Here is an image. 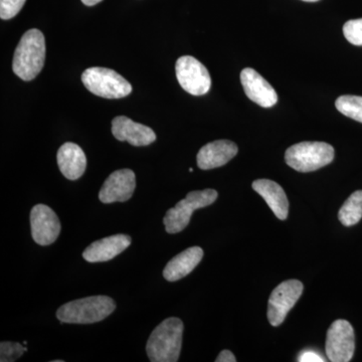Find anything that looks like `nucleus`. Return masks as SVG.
<instances>
[{"label":"nucleus","mask_w":362,"mask_h":362,"mask_svg":"<svg viewBox=\"0 0 362 362\" xmlns=\"http://www.w3.org/2000/svg\"><path fill=\"white\" fill-rule=\"evenodd\" d=\"M239 148L230 140H216L207 143L197 153V165L202 170L221 168L226 165L237 156Z\"/></svg>","instance_id":"obj_14"},{"label":"nucleus","mask_w":362,"mask_h":362,"mask_svg":"<svg viewBox=\"0 0 362 362\" xmlns=\"http://www.w3.org/2000/svg\"><path fill=\"white\" fill-rule=\"evenodd\" d=\"M303 290V284L298 280L285 281L274 289L268 304V320L272 326L276 327L284 322Z\"/></svg>","instance_id":"obj_9"},{"label":"nucleus","mask_w":362,"mask_h":362,"mask_svg":"<svg viewBox=\"0 0 362 362\" xmlns=\"http://www.w3.org/2000/svg\"><path fill=\"white\" fill-rule=\"evenodd\" d=\"M216 362H235L237 359H235V356H233V352H230V350H223L220 354H218V358L216 359Z\"/></svg>","instance_id":"obj_25"},{"label":"nucleus","mask_w":362,"mask_h":362,"mask_svg":"<svg viewBox=\"0 0 362 362\" xmlns=\"http://www.w3.org/2000/svg\"><path fill=\"white\" fill-rule=\"evenodd\" d=\"M28 351L25 346L18 342H1L0 344V361L13 362L20 358L25 352Z\"/></svg>","instance_id":"obj_21"},{"label":"nucleus","mask_w":362,"mask_h":362,"mask_svg":"<svg viewBox=\"0 0 362 362\" xmlns=\"http://www.w3.org/2000/svg\"><path fill=\"white\" fill-rule=\"evenodd\" d=\"M82 82L92 94L106 99H121L132 92L130 83L111 69H87L83 73Z\"/></svg>","instance_id":"obj_5"},{"label":"nucleus","mask_w":362,"mask_h":362,"mask_svg":"<svg viewBox=\"0 0 362 362\" xmlns=\"http://www.w3.org/2000/svg\"><path fill=\"white\" fill-rule=\"evenodd\" d=\"M116 304L108 296H92L74 300L59 307L57 318L61 323L93 324L113 313Z\"/></svg>","instance_id":"obj_3"},{"label":"nucleus","mask_w":362,"mask_h":362,"mask_svg":"<svg viewBox=\"0 0 362 362\" xmlns=\"http://www.w3.org/2000/svg\"><path fill=\"white\" fill-rule=\"evenodd\" d=\"M334 154V148L328 143L301 142L287 149L285 160L299 173H311L330 164Z\"/></svg>","instance_id":"obj_4"},{"label":"nucleus","mask_w":362,"mask_h":362,"mask_svg":"<svg viewBox=\"0 0 362 362\" xmlns=\"http://www.w3.org/2000/svg\"><path fill=\"white\" fill-rule=\"evenodd\" d=\"M112 133L119 141L129 142L133 146H147L156 140V134L148 126L136 123L125 116L112 121Z\"/></svg>","instance_id":"obj_13"},{"label":"nucleus","mask_w":362,"mask_h":362,"mask_svg":"<svg viewBox=\"0 0 362 362\" xmlns=\"http://www.w3.org/2000/svg\"><path fill=\"white\" fill-rule=\"evenodd\" d=\"M252 189L261 195L279 220L285 221L289 213V202L281 185L270 180H257Z\"/></svg>","instance_id":"obj_17"},{"label":"nucleus","mask_w":362,"mask_h":362,"mask_svg":"<svg viewBox=\"0 0 362 362\" xmlns=\"http://www.w3.org/2000/svg\"><path fill=\"white\" fill-rule=\"evenodd\" d=\"M101 1L102 0H82L83 4H84L85 6H96V4H99V2Z\"/></svg>","instance_id":"obj_26"},{"label":"nucleus","mask_w":362,"mask_h":362,"mask_svg":"<svg viewBox=\"0 0 362 362\" xmlns=\"http://www.w3.org/2000/svg\"><path fill=\"white\" fill-rule=\"evenodd\" d=\"M131 238L127 235H114L92 243L83 252V258L89 263L108 262L130 246Z\"/></svg>","instance_id":"obj_15"},{"label":"nucleus","mask_w":362,"mask_h":362,"mask_svg":"<svg viewBox=\"0 0 362 362\" xmlns=\"http://www.w3.org/2000/svg\"><path fill=\"white\" fill-rule=\"evenodd\" d=\"M326 354L332 362H349L354 357L356 349L354 330L349 321H334L327 331Z\"/></svg>","instance_id":"obj_8"},{"label":"nucleus","mask_w":362,"mask_h":362,"mask_svg":"<svg viewBox=\"0 0 362 362\" xmlns=\"http://www.w3.org/2000/svg\"><path fill=\"white\" fill-rule=\"evenodd\" d=\"M26 0H0V18L11 20L18 16Z\"/></svg>","instance_id":"obj_23"},{"label":"nucleus","mask_w":362,"mask_h":362,"mask_svg":"<svg viewBox=\"0 0 362 362\" xmlns=\"http://www.w3.org/2000/svg\"><path fill=\"white\" fill-rule=\"evenodd\" d=\"M183 323L170 317L152 331L146 345L147 356L151 362H176L182 346Z\"/></svg>","instance_id":"obj_1"},{"label":"nucleus","mask_w":362,"mask_h":362,"mask_svg":"<svg viewBox=\"0 0 362 362\" xmlns=\"http://www.w3.org/2000/svg\"><path fill=\"white\" fill-rule=\"evenodd\" d=\"M343 35L350 44L362 45V18L351 20L343 25Z\"/></svg>","instance_id":"obj_22"},{"label":"nucleus","mask_w":362,"mask_h":362,"mask_svg":"<svg viewBox=\"0 0 362 362\" xmlns=\"http://www.w3.org/2000/svg\"><path fill=\"white\" fill-rule=\"evenodd\" d=\"M298 361L300 362H322L324 359L322 356H319L318 354H316L313 350H306V351L302 352L299 356V358H298Z\"/></svg>","instance_id":"obj_24"},{"label":"nucleus","mask_w":362,"mask_h":362,"mask_svg":"<svg viewBox=\"0 0 362 362\" xmlns=\"http://www.w3.org/2000/svg\"><path fill=\"white\" fill-rule=\"evenodd\" d=\"M335 106L343 115L362 123V97L354 95L340 96L335 102Z\"/></svg>","instance_id":"obj_20"},{"label":"nucleus","mask_w":362,"mask_h":362,"mask_svg":"<svg viewBox=\"0 0 362 362\" xmlns=\"http://www.w3.org/2000/svg\"><path fill=\"white\" fill-rule=\"evenodd\" d=\"M240 82L245 94L251 101L263 108H271L278 102V95L270 83L267 82L258 71L246 68L240 73Z\"/></svg>","instance_id":"obj_12"},{"label":"nucleus","mask_w":362,"mask_h":362,"mask_svg":"<svg viewBox=\"0 0 362 362\" xmlns=\"http://www.w3.org/2000/svg\"><path fill=\"white\" fill-rule=\"evenodd\" d=\"M45 40L39 30H28L21 37L14 52L13 70L21 80L37 78L45 65Z\"/></svg>","instance_id":"obj_2"},{"label":"nucleus","mask_w":362,"mask_h":362,"mask_svg":"<svg viewBox=\"0 0 362 362\" xmlns=\"http://www.w3.org/2000/svg\"><path fill=\"white\" fill-rule=\"evenodd\" d=\"M176 78L182 89L194 96H202L211 89V78L206 66L194 57L185 56L177 59Z\"/></svg>","instance_id":"obj_7"},{"label":"nucleus","mask_w":362,"mask_h":362,"mask_svg":"<svg viewBox=\"0 0 362 362\" xmlns=\"http://www.w3.org/2000/svg\"><path fill=\"white\" fill-rule=\"evenodd\" d=\"M204 250L199 247H188L168 262L163 270V277L169 282H175L189 275L201 263Z\"/></svg>","instance_id":"obj_18"},{"label":"nucleus","mask_w":362,"mask_h":362,"mask_svg":"<svg viewBox=\"0 0 362 362\" xmlns=\"http://www.w3.org/2000/svg\"><path fill=\"white\" fill-rule=\"evenodd\" d=\"M218 199V192L211 188L189 192L185 199L178 202L173 209H168L163 218L166 232L177 233L182 232L189 223L192 213L197 209L213 204Z\"/></svg>","instance_id":"obj_6"},{"label":"nucleus","mask_w":362,"mask_h":362,"mask_svg":"<svg viewBox=\"0 0 362 362\" xmlns=\"http://www.w3.org/2000/svg\"><path fill=\"white\" fill-rule=\"evenodd\" d=\"M57 159L59 170L69 180H77L84 175L87 157L83 149L75 143L66 142L62 145Z\"/></svg>","instance_id":"obj_16"},{"label":"nucleus","mask_w":362,"mask_h":362,"mask_svg":"<svg viewBox=\"0 0 362 362\" xmlns=\"http://www.w3.org/2000/svg\"><path fill=\"white\" fill-rule=\"evenodd\" d=\"M303 1H306V2H316V1H319V0H303Z\"/></svg>","instance_id":"obj_27"},{"label":"nucleus","mask_w":362,"mask_h":362,"mask_svg":"<svg viewBox=\"0 0 362 362\" xmlns=\"http://www.w3.org/2000/svg\"><path fill=\"white\" fill-rule=\"evenodd\" d=\"M136 187L135 173L131 169L114 171L99 192V199L103 204L129 201Z\"/></svg>","instance_id":"obj_11"},{"label":"nucleus","mask_w":362,"mask_h":362,"mask_svg":"<svg viewBox=\"0 0 362 362\" xmlns=\"http://www.w3.org/2000/svg\"><path fill=\"white\" fill-rule=\"evenodd\" d=\"M58 216L45 204H37L30 211V228L33 239L40 246H49L61 233Z\"/></svg>","instance_id":"obj_10"},{"label":"nucleus","mask_w":362,"mask_h":362,"mask_svg":"<svg viewBox=\"0 0 362 362\" xmlns=\"http://www.w3.org/2000/svg\"><path fill=\"white\" fill-rule=\"evenodd\" d=\"M340 223L345 226L356 225L362 218V190L354 192L338 213Z\"/></svg>","instance_id":"obj_19"}]
</instances>
